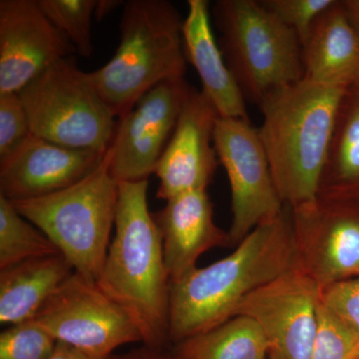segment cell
<instances>
[{
    "mask_svg": "<svg viewBox=\"0 0 359 359\" xmlns=\"http://www.w3.org/2000/svg\"><path fill=\"white\" fill-rule=\"evenodd\" d=\"M297 264L290 210L259 224L230 256L171 283L169 341L180 344L233 318L250 292Z\"/></svg>",
    "mask_w": 359,
    "mask_h": 359,
    "instance_id": "6da1fadb",
    "label": "cell"
},
{
    "mask_svg": "<svg viewBox=\"0 0 359 359\" xmlns=\"http://www.w3.org/2000/svg\"><path fill=\"white\" fill-rule=\"evenodd\" d=\"M148 186V180L120 182L115 237L96 285L133 321L144 346L162 351L169 340L171 280Z\"/></svg>",
    "mask_w": 359,
    "mask_h": 359,
    "instance_id": "7a4b0ae2",
    "label": "cell"
},
{
    "mask_svg": "<svg viewBox=\"0 0 359 359\" xmlns=\"http://www.w3.org/2000/svg\"><path fill=\"white\" fill-rule=\"evenodd\" d=\"M346 92L304 78L271 92L259 103L264 120L259 134L285 205L299 207L318 196Z\"/></svg>",
    "mask_w": 359,
    "mask_h": 359,
    "instance_id": "3957f363",
    "label": "cell"
},
{
    "mask_svg": "<svg viewBox=\"0 0 359 359\" xmlns=\"http://www.w3.org/2000/svg\"><path fill=\"white\" fill-rule=\"evenodd\" d=\"M183 22L167 0L124 2L119 46L110 61L89 73L116 117L126 115L157 85L183 79L187 62Z\"/></svg>",
    "mask_w": 359,
    "mask_h": 359,
    "instance_id": "277c9868",
    "label": "cell"
},
{
    "mask_svg": "<svg viewBox=\"0 0 359 359\" xmlns=\"http://www.w3.org/2000/svg\"><path fill=\"white\" fill-rule=\"evenodd\" d=\"M111 151L92 173L58 192L13 201L21 216L57 248L74 271L96 283L115 226L119 183L110 172Z\"/></svg>",
    "mask_w": 359,
    "mask_h": 359,
    "instance_id": "5b68a950",
    "label": "cell"
},
{
    "mask_svg": "<svg viewBox=\"0 0 359 359\" xmlns=\"http://www.w3.org/2000/svg\"><path fill=\"white\" fill-rule=\"evenodd\" d=\"M221 46L245 100L257 104L304 79L299 35L257 0H218L212 6Z\"/></svg>",
    "mask_w": 359,
    "mask_h": 359,
    "instance_id": "8992f818",
    "label": "cell"
},
{
    "mask_svg": "<svg viewBox=\"0 0 359 359\" xmlns=\"http://www.w3.org/2000/svg\"><path fill=\"white\" fill-rule=\"evenodd\" d=\"M18 94L35 136L78 150L106 152L112 144L114 112L71 56L49 66Z\"/></svg>",
    "mask_w": 359,
    "mask_h": 359,
    "instance_id": "52a82bcc",
    "label": "cell"
},
{
    "mask_svg": "<svg viewBox=\"0 0 359 359\" xmlns=\"http://www.w3.org/2000/svg\"><path fill=\"white\" fill-rule=\"evenodd\" d=\"M290 210L297 266L321 290L358 278L359 193L318 192Z\"/></svg>",
    "mask_w": 359,
    "mask_h": 359,
    "instance_id": "ba28073f",
    "label": "cell"
},
{
    "mask_svg": "<svg viewBox=\"0 0 359 359\" xmlns=\"http://www.w3.org/2000/svg\"><path fill=\"white\" fill-rule=\"evenodd\" d=\"M33 320L57 341L92 359H107L118 347L142 342L126 313L96 283L76 271L59 285Z\"/></svg>",
    "mask_w": 359,
    "mask_h": 359,
    "instance_id": "9c48e42d",
    "label": "cell"
},
{
    "mask_svg": "<svg viewBox=\"0 0 359 359\" xmlns=\"http://www.w3.org/2000/svg\"><path fill=\"white\" fill-rule=\"evenodd\" d=\"M214 145L230 181L231 245H238L259 224L278 218L285 205L273 183L259 129L250 120L218 117Z\"/></svg>",
    "mask_w": 359,
    "mask_h": 359,
    "instance_id": "30bf717a",
    "label": "cell"
},
{
    "mask_svg": "<svg viewBox=\"0 0 359 359\" xmlns=\"http://www.w3.org/2000/svg\"><path fill=\"white\" fill-rule=\"evenodd\" d=\"M321 289L295 264L250 292L233 316L256 321L269 344V359H311Z\"/></svg>",
    "mask_w": 359,
    "mask_h": 359,
    "instance_id": "8fae6325",
    "label": "cell"
},
{
    "mask_svg": "<svg viewBox=\"0 0 359 359\" xmlns=\"http://www.w3.org/2000/svg\"><path fill=\"white\" fill-rule=\"evenodd\" d=\"M190 85L163 82L141 97L117 122L110 172L118 183L148 180L173 134Z\"/></svg>",
    "mask_w": 359,
    "mask_h": 359,
    "instance_id": "7c38bea8",
    "label": "cell"
},
{
    "mask_svg": "<svg viewBox=\"0 0 359 359\" xmlns=\"http://www.w3.org/2000/svg\"><path fill=\"white\" fill-rule=\"evenodd\" d=\"M75 52L37 0H0V94L18 93Z\"/></svg>",
    "mask_w": 359,
    "mask_h": 359,
    "instance_id": "4fadbf2b",
    "label": "cell"
},
{
    "mask_svg": "<svg viewBox=\"0 0 359 359\" xmlns=\"http://www.w3.org/2000/svg\"><path fill=\"white\" fill-rule=\"evenodd\" d=\"M218 117L204 94L190 86L173 134L156 167L159 199L168 201L191 191L207 190L218 167L214 145Z\"/></svg>",
    "mask_w": 359,
    "mask_h": 359,
    "instance_id": "5bb4252c",
    "label": "cell"
},
{
    "mask_svg": "<svg viewBox=\"0 0 359 359\" xmlns=\"http://www.w3.org/2000/svg\"><path fill=\"white\" fill-rule=\"evenodd\" d=\"M106 152L65 147L32 134L0 161V196L13 202L58 192L92 173Z\"/></svg>",
    "mask_w": 359,
    "mask_h": 359,
    "instance_id": "9a60e30c",
    "label": "cell"
},
{
    "mask_svg": "<svg viewBox=\"0 0 359 359\" xmlns=\"http://www.w3.org/2000/svg\"><path fill=\"white\" fill-rule=\"evenodd\" d=\"M153 214L163 240L165 264L171 283L197 268L208 250L231 245L230 233L215 223L214 207L207 190L191 191L166 201Z\"/></svg>",
    "mask_w": 359,
    "mask_h": 359,
    "instance_id": "2e32d148",
    "label": "cell"
},
{
    "mask_svg": "<svg viewBox=\"0 0 359 359\" xmlns=\"http://www.w3.org/2000/svg\"><path fill=\"white\" fill-rule=\"evenodd\" d=\"M187 62L197 71L202 93L219 117L250 120L245 98L212 33L207 0H189L182 27Z\"/></svg>",
    "mask_w": 359,
    "mask_h": 359,
    "instance_id": "e0dca14e",
    "label": "cell"
},
{
    "mask_svg": "<svg viewBox=\"0 0 359 359\" xmlns=\"http://www.w3.org/2000/svg\"><path fill=\"white\" fill-rule=\"evenodd\" d=\"M302 47L304 79L347 91L359 89V34L342 1L321 14Z\"/></svg>",
    "mask_w": 359,
    "mask_h": 359,
    "instance_id": "ac0fdd59",
    "label": "cell"
},
{
    "mask_svg": "<svg viewBox=\"0 0 359 359\" xmlns=\"http://www.w3.org/2000/svg\"><path fill=\"white\" fill-rule=\"evenodd\" d=\"M74 273L62 255L27 259L0 269V323L32 320L68 276Z\"/></svg>",
    "mask_w": 359,
    "mask_h": 359,
    "instance_id": "d6986e66",
    "label": "cell"
},
{
    "mask_svg": "<svg viewBox=\"0 0 359 359\" xmlns=\"http://www.w3.org/2000/svg\"><path fill=\"white\" fill-rule=\"evenodd\" d=\"M174 354L180 359H268L269 344L256 321L236 316L177 344Z\"/></svg>",
    "mask_w": 359,
    "mask_h": 359,
    "instance_id": "ffe728a7",
    "label": "cell"
},
{
    "mask_svg": "<svg viewBox=\"0 0 359 359\" xmlns=\"http://www.w3.org/2000/svg\"><path fill=\"white\" fill-rule=\"evenodd\" d=\"M318 192L359 193V89L340 103Z\"/></svg>",
    "mask_w": 359,
    "mask_h": 359,
    "instance_id": "44dd1931",
    "label": "cell"
},
{
    "mask_svg": "<svg viewBox=\"0 0 359 359\" xmlns=\"http://www.w3.org/2000/svg\"><path fill=\"white\" fill-rule=\"evenodd\" d=\"M57 255L60 252L53 243L0 196V269Z\"/></svg>",
    "mask_w": 359,
    "mask_h": 359,
    "instance_id": "7402d4cb",
    "label": "cell"
},
{
    "mask_svg": "<svg viewBox=\"0 0 359 359\" xmlns=\"http://www.w3.org/2000/svg\"><path fill=\"white\" fill-rule=\"evenodd\" d=\"M52 25L69 40L78 54L90 57L94 52L92 22L97 0H37Z\"/></svg>",
    "mask_w": 359,
    "mask_h": 359,
    "instance_id": "603a6c76",
    "label": "cell"
},
{
    "mask_svg": "<svg viewBox=\"0 0 359 359\" xmlns=\"http://www.w3.org/2000/svg\"><path fill=\"white\" fill-rule=\"evenodd\" d=\"M311 359H359V334L342 323L321 301Z\"/></svg>",
    "mask_w": 359,
    "mask_h": 359,
    "instance_id": "cb8c5ba5",
    "label": "cell"
},
{
    "mask_svg": "<svg viewBox=\"0 0 359 359\" xmlns=\"http://www.w3.org/2000/svg\"><path fill=\"white\" fill-rule=\"evenodd\" d=\"M57 340L34 320L11 325L0 334V359H49Z\"/></svg>",
    "mask_w": 359,
    "mask_h": 359,
    "instance_id": "d4e9b609",
    "label": "cell"
},
{
    "mask_svg": "<svg viewBox=\"0 0 359 359\" xmlns=\"http://www.w3.org/2000/svg\"><path fill=\"white\" fill-rule=\"evenodd\" d=\"M337 0H261L283 23L294 29L304 44L316 20Z\"/></svg>",
    "mask_w": 359,
    "mask_h": 359,
    "instance_id": "484cf974",
    "label": "cell"
},
{
    "mask_svg": "<svg viewBox=\"0 0 359 359\" xmlns=\"http://www.w3.org/2000/svg\"><path fill=\"white\" fill-rule=\"evenodd\" d=\"M32 134L29 119L20 94H0V161L13 154Z\"/></svg>",
    "mask_w": 359,
    "mask_h": 359,
    "instance_id": "4316f807",
    "label": "cell"
},
{
    "mask_svg": "<svg viewBox=\"0 0 359 359\" xmlns=\"http://www.w3.org/2000/svg\"><path fill=\"white\" fill-rule=\"evenodd\" d=\"M321 302L359 334V276L321 290Z\"/></svg>",
    "mask_w": 359,
    "mask_h": 359,
    "instance_id": "83f0119b",
    "label": "cell"
},
{
    "mask_svg": "<svg viewBox=\"0 0 359 359\" xmlns=\"http://www.w3.org/2000/svg\"><path fill=\"white\" fill-rule=\"evenodd\" d=\"M107 359H180L175 354H167L158 349L144 346L141 348L133 349L128 353L113 354Z\"/></svg>",
    "mask_w": 359,
    "mask_h": 359,
    "instance_id": "f1b7e54d",
    "label": "cell"
},
{
    "mask_svg": "<svg viewBox=\"0 0 359 359\" xmlns=\"http://www.w3.org/2000/svg\"><path fill=\"white\" fill-rule=\"evenodd\" d=\"M49 359H92L74 347L68 346L65 342L57 341L55 351Z\"/></svg>",
    "mask_w": 359,
    "mask_h": 359,
    "instance_id": "f546056e",
    "label": "cell"
},
{
    "mask_svg": "<svg viewBox=\"0 0 359 359\" xmlns=\"http://www.w3.org/2000/svg\"><path fill=\"white\" fill-rule=\"evenodd\" d=\"M342 4L349 22L359 34V0H344Z\"/></svg>",
    "mask_w": 359,
    "mask_h": 359,
    "instance_id": "4dcf8cb0",
    "label": "cell"
},
{
    "mask_svg": "<svg viewBox=\"0 0 359 359\" xmlns=\"http://www.w3.org/2000/svg\"><path fill=\"white\" fill-rule=\"evenodd\" d=\"M121 4H123V1H119V0H97L96 20L98 21L102 20Z\"/></svg>",
    "mask_w": 359,
    "mask_h": 359,
    "instance_id": "1f68e13d",
    "label": "cell"
},
{
    "mask_svg": "<svg viewBox=\"0 0 359 359\" xmlns=\"http://www.w3.org/2000/svg\"><path fill=\"white\" fill-rule=\"evenodd\" d=\"M269 359V358H268Z\"/></svg>",
    "mask_w": 359,
    "mask_h": 359,
    "instance_id": "d6a6232c",
    "label": "cell"
}]
</instances>
